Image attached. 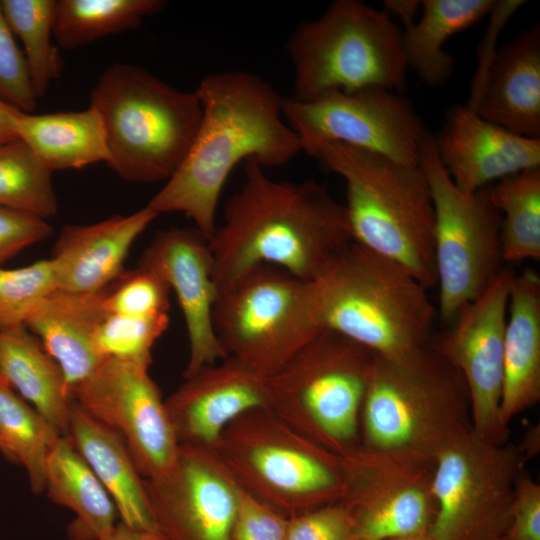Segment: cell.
I'll list each match as a JSON object with an SVG mask.
<instances>
[{
	"label": "cell",
	"mask_w": 540,
	"mask_h": 540,
	"mask_svg": "<svg viewBox=\"0 0 540 540\" xmlns=\"http://www.w3.org/2000/svg\"><path fill=\"white\" fill-rule=\"evenodd\" d=\"M157 216L144 206L90 225L64 226L50 258L58 289L97 293L108 288L124 272V261L135 240Z\"/></svg>",
	"instance_id": "22"
},
{
	"label": "cell",
	"mask_w": 540,
	"mask_h": 540,
	"mask_svg": "<svg viewBox=\"0 0 540 540\" xmlns=\"http://www.w3.org/2000/svg\"><path fill=\"white\" fill-rule=\"evenodd\" d=\"M0 450L2 451V443H1V441H0Z\"/></svg>",
	"instance_id": "47"
},
{
	"label": "cell",
	"mask_w": 540,
	"mask_h": 540,
	"mask_svg": "<svg viewBox=\"0 0 540 540\" xmlns=\"http://www.w3.org/2000/svg\"><path fill=\"white\" fill-rule=\"evenodd\" d=\"M239 424L230 439L220 438L217 460L233 479L245 478L262 501L291 516L341 501L345 493L341 456L307 439L284 421ZM235 481V480H234Z\"/></svg>",
	"instance_id": "12"
},
{
	"label": "cell",
	"mask_w": 540,
	"mask_h": 540,
	"mask_svg": "<svg viewBox=\"0 0 540 540\" xmlns=\"http://www.w3.org/2000/svg\"><path fill=\"white\" fill-rule=\"evenodd\" d=\"M45 490L76 514L67 530L70 540H103L114 530L116 507L69 437L59 436L48 454Z\"/></svg>",
	"instance_id": "27"
},
{
	"label": "cell",
	"mask_w": 540,
	"mask_h": 540,
	"mask_svg": "<svg viewBox=\"0 0 540 540\" xmlns=\"http://www.w3.org/2000/svg\"><path fill=\"white\" fill-rule=\"evenodd\" d=\"M237 486L238 509L233 540H285L288 518Z\"/></svg>",
	"instance_id": "40"
},
{
	"label": "cell",
	"mask_w": 540,
	"mask_h": 540,
	"mask_svg": "<svg viewBox=\"0 0 540 540\" xmlns=\"http://www.w3.org/2000/svg\"><path fill=\"white\" fill-rule=\"evenodd\" d=\"M0 99L24 113L37 107L24 53L21 52L0 6Z\"/></svg>",
	"instance_id": "38"
},
{
	"label": "cell",
	"mask_w": 540,
	"mask_h": 540,
	"mask_svg": "<svg viewBox=\"0 0 540 540\" xmlns=\"http://www.w3.org/2000/svg\"><path fill=\"white\" fill-rule=\"evenodd\" d=\"M21 139L52 172L79 169L109 158L106 132L99 112L31 114L22 112L16 125Z\"/></svg>",
	"instance_id": "28"
},
{
	"label": "cell",
	"mask_w": 540,
	"mask_h": 540,
	"mask_svg": "<svg viewBox=\"0 0 540 540\" xmlns=\"http://www.w3.org/2000/svg\"><path fill=\"white\" fill-rule=\"evenodd\" d=\"M434 144L451 180L467 194L494 180L540 166V139L511 133L466 105H455L447 111Z\"/></svg>",
	"instance_id": "20"
},
{
	"label": "cell",
	"mask_w": 540,
	"mask_h": 540,
	"mask_svg": "<svg viewBox=\"0 0 540 540\" xmlns=\"http://www.w3.org/2000/svg\"><path fill=\"white\" fill-rule=\"evenodd\" d=\"M90 106L103 120L106 164L132 183L167 181L185 159L202 118L195 91L179 90L141 67L119 62L98 77Z\"/></svg>",
	"instance_id": "5"
},
{
	"label": "cell",
	"mask_w": 540,
	"mask_h": 540,
	"mask_svg": "<svg viewBox=\"0 0 540 540\" xmlns=\"http://www.w3.org/2000/svg\"><path fill=\"white\" fill-rule=\"evenodd\" d=\"M387 540H437V539L428 530V531L409 534V535H405L401 537L391 538Z\"/></svg>",
	"instance_id": "46"
},
{
	"label": "cell",
	"mask_w": 540,
	"mask_h": 540,
	"mask_svg": "<svg viewBox=\"0 0 540 540\" xmlns=\"http://www.w3.org/2000/svg\"><path fill=\"white\" fill-rule=\"evenodd\" d=\"M194 91L202 107L196 136L179 168L146 206L158 215L184 213L209 240L235 166L254 160L264 169L279 167L302 150L284 118V98L258 75L217 72L205 76Z\"/></svg>",
	"instance_id": "2"
},
{
	"label": "cell",
	"mask_w": 540,
	"mask_h": 540,
	"mask_svg": "<svg viewBox=\"0 0 540 540\" xmlns=\"http://www.w3.org/2000/svg\"><path fill=\"white\" fill-rule=\"evenodd\" d=\"M168 285L142 267L124 271L106 290L104 306L110 313L147 318L168 315Z\"/></svg>",
	"instance_id": "37"
},
{
	"label": "cell",
	"mask_w": 540,
	"mask_h": 540,
	"mask_svg": "<svg viewBox=\"0 0 540 540\" xmlns=\"http://www.w3.org/2000/svg\"><path fill=\"white\" fill-rule=\"evenodd\" d=\"M313 285L323 329L380 355L429 344L428 289L396 261L353 242Z\"/></svg>",
	"instance_id": "6"
},
{
	"label": "cell",
	"mask_w": 540,
	"mask_h": 540,
	"mask_svg": "<svg viewBox=\"0 0 540 540\" xmlns=\"http://www.w3.org/2000/svg\"><path fill=\"white\" fill-rule=\"evenodd\" d=\"M105 290L73 293L57 289L41 302L25 324L60 366L69 397L70 391L105 360L93 345L96 328L106 313Z\"/></svg>",
	"instance_id": "24"
},
{
	"label": "cell",
	"mask_w": 540,
	"mask_h": 540,
	"mask_svg": "<svg viewBox=\"0 0 540 540\" xmlns=\"http://www.w3.org/2000/svg\"><path fill=\"white\" fill-rule=\"evenodd\" d=\"M493 206L501 216L504 262L540 259V166L510 175L489 186Z\"/></svg>",
	"instance_id": "31"
},
{
	"label": "cell",
	"mask_w": 540,
	"mask_h": 540,
	"mask_svg": "<svg viewBox=\"0 0 540 540\" xmlns=\"http://www.w3.org/2000/svg\"><path fill=\"white\" fill-rule=\"evenodd\" d=\"M57 289L51 259L16 269L0 266V330L25 326L41 302Z\"/></svg>",
	"instance_id": "36"
},
{
	"label": "cell",
	"mask_w": 540,
	"mask_h": 540,
	"mask_svg": "<svg viewBox=\"0 0 540 540\" xmlns=\"http://www.w3.org/2000/svg\"><path fill=\"white\" fill-rule=\"evenodd\" d=\"M68 437L111 497L121 522L136 530L159 531L145 479L120 435L73 401Z\"/></svg>",
	"instance_id": "25"
},
{
	"label": "cell",
	"mask_w": 540,
	"mask_h": 540,
	"mask_svg": "<svg viewBox=\"0 0 540 540\" xmlns=\"http://www.w3.org/2000/svg\"><path fill=\"white\" fill-rule=\"evenodd\" d=\"M540 400V277L533 269L514 275L503 350L499 419L510 422Z\"/></svg>",
	"instance_id": "23"
},
{
	"label": "cell",
	"mask_w": 540,
	"mask_h": 540,
	"mask_svg": "<svg viewBox=\"0 0 540 540\" xmlns=\"http://www.w3.org/2000/svg\"><path fill=\"white\" fill-rule=\"evenodd\" d=\"M312 157L346 183L353 241L401 264L427 289L436 286L435 211L420 164L339 142L323 144Z\"/></svg>",
	"instance_id": "4"
},
{
	"label": "cell",
	"mask_w": 540,
	"mask_h": 540,
	"mask_svg": "<svg viewBox=\"0 0 540 540\" xmlns=\"http://www.w3.org/2000/svg\"><path fill=\"white\" fill-rule=\"evenodd\" d=\"M168 324V315L136 318L106 310L94 334V349L102 359L150 365L151 350Z\"/></svg>",
	"instance_id": "35"
},
{
	"label": "cell",
	"mask_w": 540,
	"mask_h": 540,
	"mask_svg": "<svg viewBox=\"0 0 540 540\" xmlns=\"http://www.w3.org/2000/svg\"><path fill=\"white\" fill-rule=\"evenodd\" d=\"M285 540H355L352 517L338 501L288 518Z\"/></svg>",
	"instance_id": "39"
},
{
	"label": "cell",
	"mask_w": 540,
	"mask_h": 540,
	"mask_svg": "<svg viewBox=\"0 0 540 540\" xmlns=\"http://www.w3.org/2000/svg\"><path fill=\"white\" fill-rule=\"evenodd\" d=\"M421 7V1L415 0H385L384 10L390 15H397L402 21L403 25L413 22L416 16V12Z\"/></svg>",
	"instance_id": "45"
},
{
	"label": "cell",
	"mask_w": 540,
	"mask_h": 540,
	"mask_svg": "<svg viewBox=\"0 0 540 540\" xmlns=\"http://www.w3.org/2000/svg\"><path fill=\"white\" fill-rule=\"evenodd\" d=\"M342 503L355 540H387L428 531L436 514L433 465L414 463L358 446L341 456Z\"/></svg>",
	"instance_id": "15"
},
{
	"label": "cell",
	"mask_w": 540,
	"mask_h": 540,
	"mask_svg": "<svg viewBox=\"0 0 540 540\" xmlns=\"http://www.w3.org/2000/svg\"><path fill=\"white\" fill-rule=\"evenodd\" d=\"M466 106L511 133L540 139L539 24L496 49Z\"/></svg>",
	"instance_id": "21"
},
{
	"label": "cell",
	"mask_w": 540,
	"mask_h": 540,
	"mask_svg": "<svg viewBox=\"0 0 540 540\" xmlns=\"http://www.w3.org/2000/svg\"><path fill=\"white\" fill-rule=\"evenodd\" d=\"M0 6L12 33L22 42L39 99L64 67L59 47L52 42L56 0H1Z\"/></svg>",
	"instance_id": "33"
},
{
	"label": "cell",
	"mask_w": 540,
	"mask_h": 540,
	"mask_svg": "<svg viewBox=\"0 0 540 540\" xmlns=\"http://www.w3.org/2000/svg\"><path fill=\"white\" fill-rule=\"evenodd\" d=\"M514 274L503 269L488 288L466 304L450 330L433 345L460 373L465 383L472 428L495 443L509 431L499 419L503 381V350L510 288Z\"/></svg>",
	"instance_id": "16"
},
{
	"label": "cell",
	"mask_w": 540,
	"mask_h": 540,
	"mask_svg": "<svg viewBox=\"0 0 540 540\" xmlns=\"http://www.w3.org/2000/svg\"><path fill=\"white\" fill-rule=\"evenodd\" d=\"M526 460L519 446L489 441L471 427L434 461L429 532L437 540H504Z\"/></svg>",
	"instance_id": "11"
},
{
	"label": "cell",
	"mask_w": 540,
	"mask_h": 540,
	"mask_svg": "<svg viewBox=\"0 0 540 540\" xmlns=\"http://www.w3.org/2000/svg\"><path fill=\"white\" fill-rule=\"evenodd\" d=\"M213 324L227 358L264 378L323 330L313 281L271 265L259 266L218 291Z\"/></svg>",
	"instance_id": "9"
},
{
	"label": "cell",
	"mask_w": 540,
	"mask_h": 540,
	"mask_svg": "<svg viewBox=\"0 0 540 540\" xmlns=\"http://www.w3.org/2000/svg\"><path fill=\"white\" fill-rule=\"evenodd\" d=\"M52 232L42 218L0 207V266L25 248L48 239Z\"/></svg>",
	"instance_id": "42"
},
{
	"label": "cell",
	"mask_w": 540,
	"mask_h": 540,
	"mask_svg": "<svg viewBox=\"0 0 540 540\" xmlns=\"http://www.w3.org/2000/svg\"><path fill=\"white\" fill-rule=\"evenodd\" d=\"M103 540H168L160 531L132 529L122 522L117 523L112 533Z\"/></svg>",
	"instance_id": "44"
},
{
	"label": "cell",
	"mask_w": 540,
	"mask_h": 540,
	"mask_svg": "<svg viewBox=\"0 0 540 540\" xmlns=\"http://www.w3.org/2000/svg\"><path fill=\"white\" fill-rule=\"evenodd\" d=\"M0 375L60 436L68 437L73 400L64 374L26 326L0 330Z\"/></svg>",
	"instance_id": "26"
},
{
	"label": "cell",
	"mask_w": 540,
	"mask_h": 540,
	"mask_svg": "<svg viewBox=\"0 0 540 540\" xmlns=\"http://www.w3.org/2000/svg\"><path fill=\"white\" fill-rule=\"evenodd\" d=\"M471 427L463 378L432 345L374 353L360 414L361 447L433 465Z\"/></svg>",
	"instance_id": "3"
},
{
	"label": "cell",
	"mask_w": 540,
	"mask_h": 540,
	"mask_svg": "<svg viewBox=\"0 0 540 540\" xmlns=\"http://www.w3.org/2000/svg\"><path fill=\"white\" fill-rule=\"evenodd\" d=\"M145 487L168 540H233L238 486L208 449L180 444L174 473L158 483L145 479Z\"/></svg>",
	"instance_id": "17"
},
{
	"label": "cell",
	"mask_w": 540,
	"mask_h": 540,
	"mask_svg": "<svg viewBox=\"0 0 540 540\" xmlns=\"http://www.w3.org/2000/svg\"><path fill=\"white\" fill-rule=\"evenodd\" d=\"M243 171L208 240L218 291L262 265L319 279L354 242L344 205L313 179L274 180L254 160Z\"/></svg>",
	"instance_id": "1"
},
{
	"label": "cell",
	"mask_w": 540,
	"mask_h": 540,
	"mask_svg": "<svg viewBox=\"0 0 540 540\" xmlns=\"http://www.w3.org/2000/svg\"><path fill=\"white\" fill-rule=\"evenodd\" d=\"M419 164L426 174L435 211L438 310L444 322H451L504 269L501 216L490 200L489 186L471 194L455 186L437 156L432 135L423 146Z\"/></svg>",
	"instance_id": "10"
},
{
	"label": "cell",
	"mask_w": 540,
	"mask_h": 540,
	"mask_svg": "<svg viewBox=\"0 0 540 540\" xmlns=\"http://www.w3.org/2000/svg\"><path fill=\"white\" fill-rule=\"evenodd\" d=\"M21 113L0 99V144L17 139L16 125Z\"/></svg>",
	"instance_id": "43"
},
{
	"label": "cell",
	"mask_w": 540,
	"mask_h": 540,
	"mask_svg": "<svg viewBox=\"0 0 540 540\" xmlns=\"http://www.w3.org/2000/svg\"><path fill=\"white\" fill-rule=\"evenodd\" d=\"M374 353L323 329L266 378L267 408L342 456L360 446V414Z\"/></svg>",
	"instance_id": "8"
},
{
	"label": "cell",
	"mask_w": 540,
	"mask_h": 540,
	"mask_svg": "<svg viewBox=\"0 0 540 540\" xmlns=\"http://www.w3.org/2000/svg\"><path fill=\"white\" fill-rule=\"evenodd\" d=\"M52 173L21 139L0 144V207L44 220L54 216Z\"/></svg>",
	"instance_id": "34"
},
{
	"label": "cell",
	"mask_w": 540,
	"mask_h": 540,
	"mask_svg": "<svg viewBox=\"0 0 540 540\" xmlns=\"http://www.w3.org/2000/svg\"><path fill=\"white\" fill-rule=\"evenodd\" d=\"M165 405L179 444L210 449L237 418L267 408L266 378L228 357L186 378Z\"/></svg>",
	"instance_id": "19"
},
{
	"label": "cell",
	"mask_w": 540,
	"mask_h": 540,
	"mask_svg": "<svg viewBox=\"0 0 540 540\" xmlns=\"http://www.w3.org/2000/svg\"><path fill=\"white\" fill-rule=\"evenodd\" d=\"M139 267L159 276L176 295L189 341L188 378L227 356L215 334L213 309L218 288L208 240L194 227L158 232L144 251Z\"/></svg>",
	"instance_id": "18"
},
{
	"label": "cell",
	"mask_w": 540,
	"mask_h": 540,
	"mask_svg": "<svg viewBox=\"0 0 540 540\" xmlns=\"http://www.w3.org/2000/svg\"><path fill=\"white\" fill-rule=\"evenodd\" d=\"M286 49L294 70L293 98L299 101L405 86L402 30L384 9L358 0H336L320 17L302 22Z\"/></svg>",
	"instance_id": "7"
},
{
	"label": "cell",
	"mask_w": 540,
	"mask_h": 540,
	"mask_svg": "<svg viewBox=\"0 0 540 540\" xmlns=\"http://www.w3.org/2000/svg\"><path fill=\"white\" fill-rule=\"evenodd\" d=\"M504 540H540V484L525 469L516 478Z\"/></svg>",
	"instance_id": "41"
},
{
	"label": "cell",
	"mask_w": 540,
	"mask_h": 540,
	"mask_svg": "<svg viewBox=\"0 0 540 540\" xmlns=\"http://www.w3.org/2000/svg\"><path fill=\"white\" fill-rule=\"evenodd\" d=\"M60 435L0 375V441L2 452L24 466L32 491L45 490L48 454Z\"/></svg>",
	"instance_id": "32"
},
{
	"label": "cell",
	"mask_w": 540,
	"mask_h": 540,
	"mask_svg": "<svg viewBox=\"0 0 540 540\" xmlns=\"http://www.w3.org/2000/svg\"><path fill=\"white\" fill-rule=\"evenodd\" d=\"M492 0H424L422 13L402 30L407 68L430 87L443 85L451 75L454 59L443 48L454 34L474 25L489 13Z\"/></svg>",
	"instance_id": "29"
},
{
	"label": "cell",
	"mask_w": 540,
	"mask_h": 540,
	"mask_svg": "<svg viewBox=\"0 0 540 540\" xmlns=\"http://www.w3.org/2000/svg\"><path fill=\"white\" fill-rule=\"evenodd\" d=\"M149 366L107 358L70 398L118 433L140 474L158 483L174 473L180 444Z\"/></svg>",
	"instance_id": "14"
},
{
	"label": "cell",
	"mask_w": 540,
	"mask_h": 540,
	"mask_svg": "<svg viewBox=\"0 0 540 540\" xmlns=\"http://www.w3.org/2000/svg\"><path fill=\"white\" fill-rule=\"evenodd\" d=\"M165 5L163 0H56L53 35L60 49L74 50L134 30Z\"/></svg>",
	"instance_id": "30"
},
{
	"label": "cell",
	"mask_w": 540,
	"mask_h": 540,
	"mask_svg": "<svg viewBox=\"0 0 540 540\" xmlns=\"http://www.w3.org/2000/svg\"><path fill=\"white\" fill-rule=\"evenodd\" d=\"M283 114L310 156L323 144L339 142L419 164L430 136L410 102L381 87L332 92L311 101L284 98Z\"/></svg>",
	"instance_id": "13"
}]
</instances>
